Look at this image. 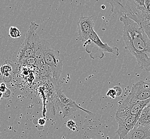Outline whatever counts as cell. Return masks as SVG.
I'll return each mask as SVG.
<instances>
[{
  "label": "cell",
  "instance_id": "obj_11",
  "mask_svg": "<svg viewBox=\"0 0 150 139\" xmlns=\"http://www.w3.org/2000/svg\"><path fill=\"white\" fill-rule=\"evenodd\" d=\"M150 137V124H142L137 122L135 127L122 139H146Z\"/></svg>",
  "mask_w": 150,
  "mask_h": 139
},
{
  "label": "cell",
  "instance_id": "obj_22",
  "mask_svg": "<svg viewBox=\"0 0 150 139\" xmlns=\"http://www.w3.org/2000/svg\"><path fill=\"white\" fill-rule=\"evenodd\" d=\"M144 8L150 14V0H145L144 2Z\"/></svg>",
  "mask_w": 150,
  "mask_h": 139
},
{
  "label": "cell",
  "instance_id": "obj_14",
  "mask_svg": "<svg viewBox=\"0 0 150 139\" xmlns=\"http://www.w3.org/2000/svg\"><path fill=\"white\" fill-rule=\"evenodd\" d=\"M39 69L40 73V78L42 80L50 81L54 85L59 84V82L55 81L52 69L49 66L44 63L39 68Z\"/></svg>",
  "mask_w": 150,
  "mask_h": 139
},
{
  "label": "cell",
  "instance_id": "obj_12",
  "mask_svg": "<svg viewBox=\"0 0 150 139\" xmlns=\"http://www.w3.org/2000/svg\"><path fill=\"white\" fill-rule=\"evenodd\" d=\"M46 47L43 41L40 40L38 34L36 33L33 40V49L34 56L36 60V63L35 66L38 69L44 63V56Z\"/></svg>",
  "mask_w": 150,
  "mask_h": 139
},
{
  "label": "cell",
  "instance_id": "obj_19",
  "mask_svg": "<svg viewBox=\"0 0 150 139\" xmlns=\"http://www.w3.org/2000/svg\"><path fill=\"white\" fill-rule=\"evenodd\" d=\"M107 95L111 99H115V97H117L115 90H114L113 88L109 89L107 92Z\"/></svg>",
  "mask_w": 150,
  "mask_h": 139
},
{
  "label": "cell",
  "instance_id": "obj_8",
  "mask_svg": "<svg viewBox=\"0 0 150 139\" xmlns=\"http://www.w3.org/2000/svg\"><path fill=\"white\" fill-rule=\"evenodd\" d=\"M78 40L85 42L90 38V35L94 27V22L92 16H84L81 15L77 23Z\"/></svg>",
  "mask_w": 150,
  "mask_h": 139
},
{
  "label": "cell",
  "instance_id": "obj_21",
  "mask_svg": "<svg viewBox=\"0 0 150 139\" xmlns=\"http://www.w3.org/2000/svg\"><path fill=\"white\" fill-rule=\"evenodd\" d=\"M66 125L67 127L69 128L70 129L74 130H75V128H75V126H76V124L74 121H73L72 120H70L69 121H68Z\"/></svg>",
  "mask_w": 150,
  "mask_h": 139
},
{
  "label": "cell",
  "instance_id": "obj_23",
  "mask_svg": "<svg viewBox=\"0 0 150 139\" xmlns=\"http://www.w3.org/2000/svg\"><path fill=\"white\" fill-rule=\"evenodd\" d=\"M8 89L6 87V85L4 83H2L0 84V92H1L2 93H3L5 92L6 90H7Z\"/></svg>",
  "mask_w": 150,
  "mask_h": 139
},
{
  "label": "cell",
  "instance_id": "obj_20",
  "mask_svg": "<svg viewBox=\"0 0 150 139\" xmlns=\"http://www.w3.org/2000/svg\"><path fill=\"white\" fill-rule=\"evenodd\" d=\"M113 88L115 90L116 94H117V96L118 97V96H120L122 94V88H121V87L118 86H116L113 87Z\"/></svg>",
  "mask_w": 150,
  "mask_h": 139
},
{
  "label": "cell",
  "instance_id": "obj_28",
  "mask_svg": "<svg viewBox=\"0 0 150 139\" xmlns=\"http://www.w3.org/2000/svg\"></svg>",
  "mask_w": 150,
  "mask_h": 139
},
{
  "label": "cell",
  "instance_id": "obj_18",
  "mask_svg": "<svg viewBox=\"0 0 150 139\" xmlns=\"http://www.w3.org/2000/svg\"><path fill=\"white\" fill-rule=\"evenodd\" d=\"M12 71V67L10 65H3L0 67V71L3 75H9L8 73Z\"/></svg>",
  "mask_w": 150,
  "mask_h": 139
},
{
  "label": "cell",
  "instance_id": "obj_17",
  "mask_svg": "<svg viewBox=\"0 0 150 139\" xmlns=\"http://www.w3.org/2000/svg\"><path fill=\"white\" fill-rule=\"evenodd\" d=\"M20 63L21 64H24V65H30V66H35V64L36 63V60L34 56L30 57L29 58H27L25 59H23L22 61H21Z\"/></svg>",
  "mask_w": 150,
  "mask_h": 139
},
{
  "label": "cell",
  "instance_id": "obj_3",
  "mask_svg": "<svg viewBox=\"0 0 150 139\" xmlns=\"http://www.w3.org/2000/svg\"><path fill=\"white\" fill-rule=\"evenodd\" d=\"M111 6L115 14L129 16L139 11L140 8L144 6L145 0H105Z\"/></svg>",
  "mask_w": 150,
  "mask_h": 139
},
{
  "label": "cell",
  "instance_id": "obj_10",
  "mask_svg": "<svg viewBox=\"0 0 150 139\" xmlns=\"http://www.w3.org/2000/svg\"><path fill=\"white\" fill-rule=\"evenodd\" d=\"M139 24L143 29L150 40V14L144 6L140 8L139 11L135 14L127 16Z\"/></svg>",
  "mask_w": 150,
  "mask_h": 139
},
{
  "label": "cell",
  "instance_id": "obj_27",
  "mask_svg": "<svg viewBox=\"0 0 150 139\" xmlns=\"http://www.w3.org/2000/svg\"><path fill=\"white\" fill-rule=\"evenodd\" d=\"M150 139V137H149V138H147V139Z\"/></svg>",
  "mask_w": 150,
  "mask_h": 139
},
{
  "label": "cell",
  "instance_id": "obj_16",
  "mask_svg": "<svg viewBox=\"0 0 150 139\" xmlns=\"http://www.w3.org/2000/svg\"><path fill=\"white\" fill-rule=\"evenodd\" d=\"M9 36L11 38L17 39L21 37V33L16 27L12 26L9 29Z\"/></svg>",
  "mask_w": 150,
  "mask_h": 139
},
{
  "label": "cell",
  "instance_id": "obj_1",
  "mask_svg": "<svg viewBox=\"0 0 150 139\" xmlns=\"http://www.w3.org/2000/svg\"><path fill=\"white\" fill-rule=\"evenodd\" d=\"M123 24L122 38L128 50L142 69L150 70V40L138 24L126 15H121Z\"/></svg>",
  "mask_w": 150,
  "mask_h": 139
},
{
  "label": "cell",
  "instance_id": "obj_25",
  "mask_svg": "<svg viewBox=\"0 0 150 139\" xmlns=\"http://www.w3.org/2000/svg\"><path fill=\"white\" fill-rule=\"evenodd\" d=\"M3 96V93H2L1 92H0V99L1 98V97Z\"/></svg>",
  "mask_w": 150,
  "mask_h": 139
},
{
  "label": "cell",
  "instance_id": "obj_5",
  "mask_svg": "<svg viewBox=\"0 0 150 139\" xmlns=\"http://www.w3.org/2000/svg\"><path fill=\"white\" fill-rule=\"evenodd\" d=\"M39 25L35 22H32L29 29L26 33V37L23 44L20 47L18 53L17 59L19 62L34 56L33 49V40L36 31L38 29Z\"/></svg>",
  "mask_w": 150,
  "mask_h": 139
},
{
  "label": "cell",
  "instance_id": "obj_7",
  "mask_svg": "<svg viewBox=\"0 0 150 139\" xmlns=\"http://www.w3.org/2000/svg\"><path fill=\"white\" fill-rule=\"evenodd\" d=\"M127 98L135 101L150 99V87L147 81L141 80L133 85Z\"/></svg>",
  "mask_w": 150,
  "mask_h": 139
},
{
  "label": "cell",
  "instance_id": "obj_6",
  "mask_svg": "<svg viewBox=\"0 0 150 139\" xmlns=\"http://www.w3.org/2000/svg\"><path fill=\"white\" fill-rule=\"evenodd\" d=\"M44 62L52 69L55 81L59 82L63 68V63L60 56L59 51L46 47L44 52Z\"/></svg>",
  "mask_w": 150,
  "mask_h": 139
},
{
  "label": "cell",
  "instance_id": "obj_13",
  "mask_svg": "<svg viewBox=\"0 0 150 139\" xmlns=\"http://www.w3.org/2000/svg\"><path fill=\"white\" fill-rule=\"evenodd\" d=\"M60 107L61 109L62 114L64 115L63 118L71 116L72 115V113H74L77 110H81L82 111H84L85 112L90 115L92 114V112H91V111H87L83 109V107H81L76 102L74 103H70V104H66V105L60 104Z\"/></svg>",
  "mask_w": 150,
  "mask_h": 139
},
{
  "label": "cell",
  "instance_id": "obj_24",
  "mask_svg": "<svg viewBox=\"0 0 150 139\" xmlns=\"http://www.w3.org/2000/svg\"><path fill=\"white\" fill-rule=\"evenodd\" d=\"M38 123L40 126H44L46 123V120H45V119H44V118H40V119L38 120Z\"/></svg>",
  "mask_w": 150,
  "mask_h": 139
},
{
  "label": "cell",
  "instance_id": "obj_2",
  "mask_svg": "<svg viewBox=\"0 0 150 139\" xmlns=\"http://www.w3.org/2000/svg\"><path fill=\"white\" fill-rule=\"evenodd\" d=\"M83 46L92 59H102L104 56V52H108L115 56L119 55V49L115 47H110L107 43H103L98 34L93 30L88 40L84 42Z\"/></svg>",
  "mask_w": 150,
  "mask_h": 139
},
{
  "label": "cell",
  "instance_id": "obj_4",
  "mask_svg": "<svg viewBox=\"0 0 150 139\" xmlns=\"http://www.w3.org/2000/svg\"><path fill=\"white\" fill-rule=\"evenodd\" d=\"M140 115L141 113L133 115L124 110H117L115 113V119L118 124L117 133L119 136V139H123L135 127Z\"/></svg>",
  "mask_w": 150,
  "mask_h": 139
},
{
  "label": "cell",
  "instance_id": "obj_15",
  "mask_svg": "<svg viewBox=\"0 0 150 139\" xmlns=\"http://www.w3.org/2000/svg\"><path fill=\"white\" fill-rule=\"evenodd\" d=\"M138 122L142 124H150V103L142 111Z\"/></svg>",
  "mask_w": 150,
  "mask_h": 139
},
{
  "label": "cell",
  "instance_id": "obj_9",
  "mask_svg": "<svg viewBox=\"0 0 150 139\" xmlns=\"http://www.w3.org/2000/svg\"><path fill=\"white\" fill-rule=\"evenodd\" d=\"M150 103V99L145 101H135L126 98L119 105L117 110H124L128 112L136 115L141 113L142 110Z\"/></svg>",
  "mask_w": 150,
  "mask_h": 139
},
{
  "label": "cell",
  "instance_id": "obj_26",
  "mask_svg": "<svg viewBox=\"0 0 150 139\" xmlns=\"http://www.w3.org/2000/svg\"><path fill=\"white\" fill-rule=\"evenodd\" d=\"M147 81V82H148V84H149V86H150V80H148Z\"/></svg>",
  "mask_w": 150,
  "mask_h": 139
}]
</instances>
